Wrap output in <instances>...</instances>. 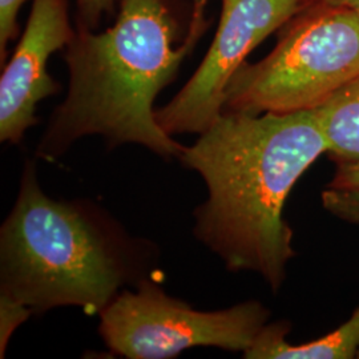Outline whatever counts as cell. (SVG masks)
<instances>
[{"mask_svg": "<svg viewBox=\"0 0 359 359\" xmlns=\"http://www.w3.org/2000/svg\"><path fill=\"white\" fill-rule=\"evenodd\" d=\"M198 136L179 158L208 188L194 210V236L226 269L257 273L277 293L295 257L286 198L327 151L317 114L222 112Z\"/></svg>", "mask_w": 359, "mask_h": 359, "instance_id": "1", "label": "cell"}, {"mask_svg": "<svg viewBox=\"0 0 359 359\" xmlns=\"http://www.w3.org/2000/svg\"><path fill=\"white\" fill-rule=\"evenodd\" d=\"M208 1L193 0L185 36L175 0H118L114 26L103 32L75 27L65 53L68 93L40 139L39 158L56 160L93 135L109 149L140 144L163 158H180L184 147L158 126L154 100L210 26Z\"/></svg>", "mask_w": 359, "mask_h": 359, "instance_id": "2", "label": "cell"}, {"mask_svg": "<svg viewBox=\"0 0 359 359\" xmlns=\"http://www.w3.org/2000/svg\"><path fill=\"white\" fill-rule=\"evenodd\" d=\"M157 246L135 237L103 206L43 192L27 160L16 203L0 228V294L41 314L77 306L102 313L117 295L154 277Z\"/></svg>", "mask_w": 359, "mask_h": 359, "instance_id": "3", "label": "cell"}, {"mask_svg": "<svg viewBox=\"0 0 359 359\" xmlns=\"http://www.w3.org/2000/svg\"><path fill=\"white\" fill-rule=\"evenodd\" d=\"M359 77V13L311 4L280 29L276 47L241 65L225 90L222 112L313 111Z\"/></svg>", "mask_w": 359, "mask_h": 359, "instance_id": "4", "label": "cell"}, {"mask_svg": "<svg viewBox=\"0 0 359 359\" xmlns=\"http://www.w3.org/2000/svg\"><path fill=\"white\" fill-rule=\"evenodd\" d=\"M270 310L246 301L215 311L168 295L156 277L123 290L100 313L99 333L111 353L129 359L175 358L192 347L244 354L269 323Z\"/></svg>", "mask_w": 359, "mask_h": 359, "instance_id": "5", "label": "cell"}, {"mask_svg": "<svg viewBox=\"0 0 359 359\" xmlns=\"http://www.w3.org/2000/svg\"><path fill=\"white\" fill-rule=\"evenodd\" d=\"M306 7V0H222L204 60L156 120L168 135H201L222 114L225 90L246 57Z\"/></svg>", "mask_w": 359, "mask_h": 359, "instance_id": "6", "label": "cell"}, {"mask_svg": "<svg viewBox=\"0 0 359 359\" xmlns=\"http://www.w3.org/2000/svg\"><path fill=\"white\" fill-rule=\"evenodd\" d=\"M75 35L67 0H34L26 29L0 77V140L19 144L38 124L36 108L60 90L48 72L55 52Z\"/></svg>", "mask_w": 359, "mask_h": 359, "instance_id": "7", "label": "cell"}, {"mask_svg": "<svg viewBox=\"0 0 359 359\" xmlns=\"http://www.w3.org/2000/svg\"><path fill=\"white\" fill-rule=\"evenodd\" d=\"M286 321L268 323L244 358L248 359H353L359 347V308L338 329L302 345L286 341L290 332Z\"/></svg>", "mask_w": 359, "mask_h": 359, "instance_id": "8", "label": "cell"}, {"mask_svg": "<svg viewBox=\"0 0 359 359\" xmlns=\"http://www.w3.org/2000/svg\"><path fill=\"white\" fill-rule=\"evenodd\" d=\"M335 163L359 160V77L314 109Z\"/></svg>", "mask_w": 359, "mask_h": 359, "instance_id": "9", "label": "cell"}, {"mask_svg": "<svg viewBox=\"0 0 359 359\" xmlns=\"http://www.w3.org/2000/svg\"><path fill=\"white\" fill-rule=\"evenodd\" d=\"M322 205L334 217L359 226V189L329 188L321 194Z\"/></svg>", "mask_w": 359, "mask_h": 359, "instance_id": "10", "label": "cell"}, {"mask_svg": "<svg viewBox=\"0 0 359 359\" xmlns=\"http://www.w3.org/2000/svg\"><path fill=\"white\" fill-rule=\"evenodd\" d=\"M31 309L11 297L0 294V357H4L13 332L29 318Z\"/></svg>", "mask_w": 359, "mask_h": 359, "instance_id": "11", "label": "cell"}, {"mask_svg": "<svg viewBox=\"0 0 359 359\" xmlns=\"http://www.w3.org/2000/svg\"><path fill=\"white\" fill-rule=\"evenodd\" d=\"M118 0H76V28L97 31L107 16L116 11Z\"/></svg>", "mask_w": 359, "mask_h": 359, "instance_id": "12", "label": "cell"}, {"mask_svg": "<svg viewBox=\"0 0 359 359\" xmlns=\"http://www.w3.org/2000/svg\"><path fill=\"white\" fill-rule=\"evenodd\" d=\"M27 0H0V65H4L7 48L19 34L18 15Z\"/></svg>", "mask_w": 359, "mask_h": 359, "instance_id": "13", "label": "cell"}, {"mask_svg": "<svg viewBox=\"0 0 359 359\" xmlns=\"http://www.w3.org/2000/svg\"><path fill=\"white\" fill-rule=\"evenodd\" d=\"M333 189H359V160L337 163L333 179L329 184Z\"/></svg>", "mask_w": 359, "mask_h": 359, "instance_id": "14", "label": "cell"}, {"mask_svg": "<svg viewBox=\"0 0 359 359\" xmlns=\"http://www.w3.org/2000/svg\"><path fill=\"white\" fill-rule=\"evenodd\" d=\"M311 4H327V6L345 7L359 13V0H306V7Z\"/></svg>", "mask_w": 359, "mask_h": 359, "instance_id": "15", "label": "cell"}, {"mask_svg": "<svg viewBox=\"0 0 359 359\" xmlns=\"http://www.w3.org/2000/svg\"><path fill=\"white\" fill-rule=\"evenodd\" d=\"M355 358L359 359V347H358V350H357V355H355Z\"/></svg>", "mask_w": 359, "mask_h": 359, "instance_id": "16", "label": "cell"}]
</instances>
